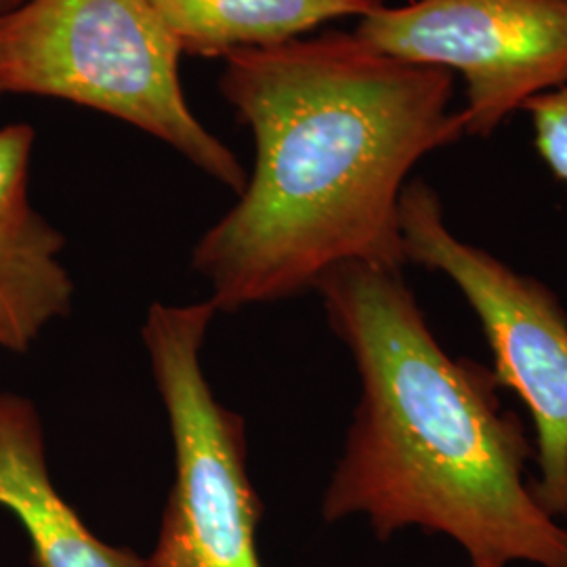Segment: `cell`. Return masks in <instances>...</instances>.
<instances>
[{
  "label": "cell",
  "instance_id": "6da1fadb",
  "mask_svg": "<svg viewBox=\"0 0 567 567\" xmlns=\"http://www.w3.org/2000/svg\"><path fill=\"white\" fill-rule=\"evenodd\" d=\"M224 60L219 84L252 131L255 166L192 255L217 311L297 297L349 261L402 269L405 177L465 137L452 72L344 32Z\"/></svg>",
  "mask_w": 567,
  "mask_h": 567
},
{
  "label": "cell",
  "instance_id": "7a4b0ae2",
  "mask_svg": "<svg viewBox=\"0 0 567 567\" xmlns=\"http://www.w3.org/2000/svg\"><path fill=\"white\" fill-rule=\"evenodd\" d=\"M316 290L362 379L326 522L365 515L381 540L408 526L442 532L473 567H567V529L524 482V426L501 408L492 372L440 347L402 269L349 261Z\"/></svg>",
  "mask_w": 567,
  "mask_h": 567
},
{
  "label": "cell",
  "instance_id": "3957f363",
  "mask_svg": "<svg viewBox=\"0 0 567 567\" xmlns=\"http://www.w3.org/2000/svg\"><path fill=\"white\" fill-rule=\"evenodd\" d=\"M179 58L150 0H23L0 13V97H53L114 116L240 196L248 175L187 105Z\"/></svg>",
  "mask_w": 567,
  "mask_h": 567
},
{
  "label": "cell",
  "instance_id": "277c9868",
  "mask_svg": "<svg viewBox=\"0 0 567 567\" xmlns=\"http://www.w3.org/2000/svg\"><path fill=\"white\" fill-rule=\"evenodd\" d=\"M215 313L213 301L154 303L143 322L175 456V482L147 567H261L264 503L246 466V423L215 398L200 360Z\"/></svg>",
  "mask_w": 567,
  "mask_h": 567
},
{
  "label": "cell",
  "instance_id": "5b68a950",
  "mask_svg": "<svg viewBox=\"0 0 567 567\" xmlns=\"http://www.w3.org/2000/svg\"><path fill=\"white\" fill-rule=\"evenodd\" d=\"M405 261L446 274L480 316L494 353V379L527 405L538 440V503L567 513V318L547 286L458 240L437 194L408 183L400 198Z\"/></svg>",
  "mask_w": 567,
  "mask_h": 567
},
{
  "label": "cell",
  "instance_id": "8992f818",
  "mask_svg": "<svg viewBox=\"0 0 567 567\" xmlns=\"http://www.w3.org/2000/svg\"><path fill=\"white\" fill-rule=\"evenodd\" d=\"M360 41L393 60L458 72L465 135L487 137L567 86V0H412L364 16Z\"/></svg>",
  "mask_w": 567,
  "mask_h": 567
},
{
  "label": "cell",
  "instance_id": "52a82bcc",
  "mask_svg": "<svg viewBox=\"0 0 567 567\" xmlns=\"http://www.w3.org/2000/svg\"><path fill=\"white\" fill-rule=\"evenodd\" d=\"M34 128H0V349L25 355L72 311L74 282L60 261L65 238L30 203Z\"/></svg>",
  "mask_w": 567,
  "mask_h": 567
},
{
  "label": "cell",
  "instance_id": "ba28073f",
  "mask_svg": "<svg viewBox=\"0 0 567 567\" xmlns=\"http://www.w3.org/2000/svg\"><path fill=\"white\" fill-rule=\"evenodd\" d=\"M0 508L23 527L34 567H147L131 548L112 547L84 526L53 486L37 405L0 393Z\"/></svg>",
  "mask_w": 567,
  "mask_h": 567
},
{
  "label": "cell",
  "instance_id": "9c48e42d",
  "mask_svg": "<svg viewBox=\"0 0 567 567\" xmlns=\"http://www.w3.org/2000/svg\"><path fill=\"white\" fill-rule=\"evenodd\" d=\"M185 55L227 58L297 41L341 18H364L385 0H150Z\"/></svg>",
  "mask_w": 567,
  "mask_h": 567
},
{
  "label": "cell",
  "instance_id": "30bf717a",
  "mask_svg": "<svg viewBox=\"0 0 567 567\" xmlns=\"http://www.w3.org/2000/svg\"><path fill=\"white\" fill-rule=\"evenodd\" d=\"M534 142L548 168L567 183V86L526 103Z\"/></svg>",
  "mask_w": 567,
  "mask_h": 567
},
{
  "label": "cell",
  "instance_id": "8fae6325",
  "mask_svg": "<svg viewBox=\"0 0 567 567\" xmlns=\"http://www.w3.org/2000/svg\"><path fill=\"white\" fill-rule=\"evenodd\" d=\"M23 0H0V13H7L11 9H16Z\"/></svg>",
  "mask_w": 567,
  "mask_h": 567
}]
</instances>
